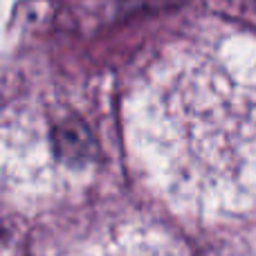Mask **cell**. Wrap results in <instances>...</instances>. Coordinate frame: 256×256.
<instances>
[{"label":"cell","instance_id":"1","mask_svg":"<svg viewBox=\"0 0 256 256\" xmlns=\"http://www.w3.org/2000/svg\"><path fill=\"white\" fill-rule=\"evenodd\" d=\"M137 158L196 216L256 212V43L204 40L164 54L128 99Z\"/></svg>","mask_w":256,"mask_h":256},{"label":"cell","instance_id":"2","mask_svg":"<svg viewBox=\"0 0 256 256\" xmlns=\"http://www.w3.org/2000/svg\"><path fill=\"white\" fill-rule=\"evenodd\" d=\"M52 256H186L162 230L142 222H124L99 230L70 243Z\"/></svg>","mask_w":256,"mask_h":256}]
</instances>
